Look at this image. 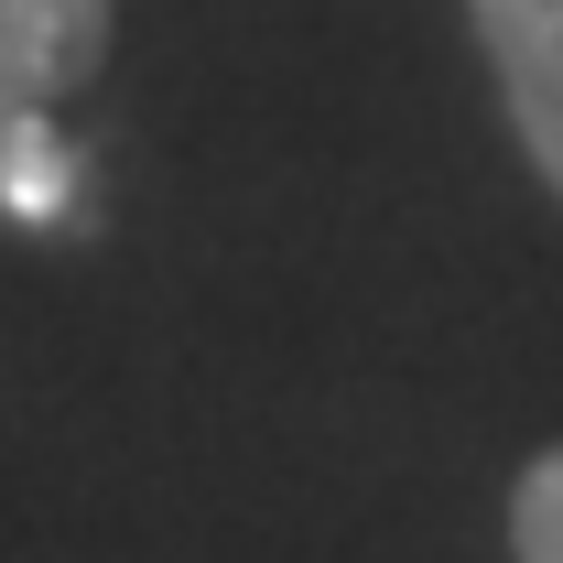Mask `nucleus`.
Here are the masks:
<instances>
[{"label": "nucleus", "instance_id": "obj_3", "mask_svg": "<svg viewBox=\"0 0 563 563\" xmlns=\"http://www.w3.org/2000/svg\"><path fill=\"white\" fill-rule=\"evenodd\" d=\"M509 563H563V444L509 477Z\"/></svg>", "mask_w": 563, "mask_h": 563}, {"label": "nucleus", "instance_id": "obj_2", "mask_svg": "<svg viewBox=\"0 0 563 563\" xmlns=\"http://www.w3.org/2000/svg\"><path fill=\"white\" fill-rule=\"evenodd\" d=\"M120 55V0H0V141L87 98Z\"/></svg>", "mask_w": 563, "mask_h": 563}, {"label": "nucleus", "instance_id": "obj_1", "mask_svg": "<svg viewBox=\"0 0 563 563\" xmlns=\"http://www.w3.org/2000/svg\"><path fill=\"white\" fill-rule=\"evenodd\" d=\"M466 33L498 76V120L531 185L563 207V0H466Z\"/></svg>", "mask_w": 563, "mask_h": 563}]
</instances>
